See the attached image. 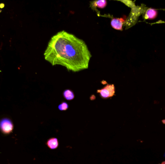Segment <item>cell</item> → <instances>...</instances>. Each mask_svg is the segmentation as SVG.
<instances>
[{
  "mask_svg": "<svg viewBox=\"0 0 165 164\" xmlns=\"http://www.w3.org/2000/svg\"><path fill=\"white\" fill-rule=\"evenodd\" d=\"M69 108V106L68 104L66 102H63L61 104L59 105L58 106V108L60 111L66 110Z\"/></svg>",
  "mask_w": 165,
  "mask_h": 164,
  "instance_id": "10",
  "label": "cell"
},
{
  "mask_svg": "<svg viewBox=\"0 0 165 164\" xmlns=\"http://www.w3.org/2000/svg\"><path fill=\"white\" fill-rule=\"evenodd\" d=\"M164 157H165V154H164Z\"/></svg>",
  "mask_w": 165,
  "mask_h": 164,
  "instance_id": "14",
  "label": "cell"
},
{
  "mask_svg": "<svg viewBox=\"0 0 165 164\" xmlns=\"http://www.w3.org/2000/svg\"><path fill=\"white\" fill-rule=\"evenodd\" d=\"M107 2L105 0H100L91 2V6L93 7H98L100 9H104L107 6Z\"/></svg>",
  "mask_w": 165,
  "mask_h": 164,
  "instance_id": "7",
  "label": "cell"
},
{
  "mask_svg": "<svg viewBox=\"0 0 165 164\" xmlns=\"http://www.w3.org/2000/svg\"><path fill=\"white\" fill-rule=\"evenodd\" d=\"M123 2L125 3V4L128 6L132 8V11L130 16V19L128 20V23L130 21L128 25L131 24H132V25H133L135 24L136 20H137L138 17H139L141 13H142V11L143 12L144 11V8L140 7H136L134 4L132 3V2L131 1H128L130 3H128L127 1H123Z\"/></svg>",
  "mask_w": 165,
  "mask_h": 164,
  "instance_id": "2",
  "label": "cell"
},
{
  "mask_svg": "<svg viewBox=\"0 0 165 164\" xmlns=\"http://www.w3.org/2000/svg\"><path fill=\"white\" fill-rule=\"evenodd\" d=\"M160 164H165V161H164L162 163H161Z\"/></svg>",
  "mask_w": 165,
  "mask_h": 164,
  "instance_id": "13",
  "label": "cell"
},
{
  "mask_svg": "<svg viewBox=\"0 0 165 164\" xmlns=\"http://www.w3.org/2000/svg\"><path fill=\"white\" fill-rule=\"evenodd\" d=\"M14 129V125L8 118H3L0 120V130L5 134H9Z\"/></svg>",
  "mask_w": 165,
  "mask_h": 164,
  "instance_id": "3",
  "label": "cell"
},
{
  "mask_svg": "<svg viewBox=\"0 0 165 164\" xmlns=\"http://www.w3.org/2000/svg\"><path fill=\"white\" fill-rule=\"evenodd\" d=\"M126 17L122 18H114L112 19L111 21L112 28L116 30L123 31V26L124 24L126 22Z\"/></svg>",
  "mask_w": 165,
  "mask_h": 164,
  "instance_id": "5",
  "label": "cell"
},
{
  "mask_svg": "<svg viewBox=\"0 0 165 164\" xmlns=\"http://www.w3.org/2000/svg\"><path fill=\"white\" fill-rule=\"evenodd\" d=\"M0 7H1V8H2L3 7H4V5H3V3H1V5H0Z\"/></svg>",
  "mask_w": 165,
  "mask_h": 164,
  "instance_id": "11",
  "label": "cell"
},
{
  "mask_svg": "<svg viewBox=\"0 0 165 164\" xmlns=\"http://www.w3.org/2000/svg\"><path fill=\"white\" fill-rule=\"evenodd\" d=\"M47 145L51 149H56L59 145L58 140L57 138H53L50 139L47 142Z\"/></svg>",
  "mask_w": 165,
  "mask_h": 164,
  "instance_id": "8",
  "label": "cell"
},
{
  "mask_svg": "<svg viewBox=\"0 0 165 164\" xmlns=\"http://www.w3.org/2000/svg\"><path fill=\"white\" fill-rule=\"evenodd\" d=\"M158 12L156 10L152 8H148L145 12L144 15V18L145 19L153 20L157 17Z\"/></svg>",
  "mask_w": 165,
  "mask_h": 164,
  "instance_id": "6",
  "label": "cell"
},
{
  "mask_svg": "<svg viewBox=\"0 0 165 164\" xmlns=\"http://www.w3.org/2000/svg\"><path fill=\"white\" fill-rule=\"evenodd\" d=\"M162 122L164 124H165V120H163Z\"/></svg>",
  "mask_w": 165,
  "mask_h": 164,
  "instance_id": "12",
  "label": "cell"
},
{
  "mask_svg": "<svg viewBox=\"0 0 165 164\" xmlns=\"http://www.w3.org/2000/svg\"><path fill=\"white\" fill-rule=\"evenodd\" d=\"M44 56L52 66L60 65L76 72L88 68L92 55L83 40L62 31L51 38Z\"/></svg>",
  "mask_w": 165,
  "mask_h": 164,
  "instance_id": "1",
  "label": "cell"
},
{
  "mask_svg": "<svg viewBox=\"0 0 165 164\" xmlns=\"http://www.w3.org/2000/svg\"><path fill=\"white\" fill-rule=\"evenodd\" d=\"M63 95L67 100H72L74 98V94L73 91L68 89L64 91Z\"/></svg>",
  "mask_w": 165,
  "mask_h": 164,
  "instance_id": "9",
  "label": "cell"
},
{
  "mask_svg": "<svg viewBox=\"0 0 165 164\" xmlns=\"http://www.w3.org/2000/svg\"><path fill=\"white\" fill-rule=\"evenodd\" d=\"M97 92L102 98H110L115 94V86L114 84H107L102 89L98 90Z\"/></svg>",
  "mask_w": 165,
  "mask_h": 164,
  "instance_id": "4",
  "label": "cell"
}]
</instances>
